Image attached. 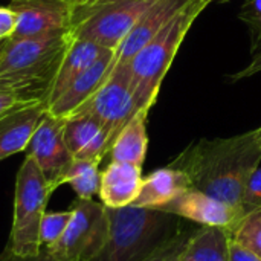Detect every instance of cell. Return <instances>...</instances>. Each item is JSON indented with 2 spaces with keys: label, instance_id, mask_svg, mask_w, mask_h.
I'll return each mask as SVG.
<instances>
[{
  "label": "cell",
  "instance_id": "obj_1",
  "mask_svg": "<svg viewBox=\"0 0 261 261\" xmlns=\"http://www.w3.org/2000/svg\"><path fill=\"white\" fill-rule=\"evenodd\" d=\"M260 162L261 139L255 128L231 138L200 139L171 167L182 170L193 188L242 210L245 187Z\"/></svg>",
  "mask_w": 261,
  "mask_h": 261
},
{
  "label": "cell",
  "instance_id": "obj_2",
  "mask_svg": "<svg viewBox=\"0 0 261 261\" xmlns=\"http://www.w3.org/2000/svg\"><path fill=\"white\" fill-rule=\"evenodd\" d=\"M70 29L41 37L8 40L0 61V84L26 104H46L61 61L73 43Z\"/></svg>",
  "mask_w": 261,
  "mask_h": 261
},
{
  "label": "cell",
  "instance_id": "obj_3",
  "mask_svg": "<svg viewBox=\"0 0 261 261\" xmlns=\"http://www.w3.org/2000/svg\"><path fill=\"white\" fill-rule=\"evenodd\" d=\"M206 6L202 0H193L127 63L141 110H150L156 102L161 84L185 35Z\"/></svg>",
  "mask_w": 261,
  "mask_h": 261
},
{
  "label": "cell",
  "instance_id": "obj_4",
  "mask_svg": "<svg viewBox=\"0 0 261 261\" xmlns=\"http://www.w3.org/2000/svg\"><path fill=\"white\" fill-rule=\"evenodd\" d=\"M109 242L93 261H141L177 229L176 216L145 206L107 208Z\"/></svg>",
  "mask_w": 261,
  "mask_h": 261
},
{
  "label": "cell",
  "instance_id": "obj_5",
  "mask_svg": "<svg viewBox=\"0 0 261 261\" xmlns=\"http://www.w3.org/2000/svg\"><path fill=\"white\" fill-rule=\"evenodd\" d=\"M54 190L34 158L26 156L15 179L14 220L8 249L23 258L41 252L40 225Z\"/></svg>",
  "mask_w": 261,
  "mask_h": 261
},
{
  "label": "cell",
  "instance_id": "obj_6",
  "mask_svg": "<svg viewBox=\"0 0 261 261\" xmlns=\"http://www.w3.org/2000/svg\"><path fill=\"white\" fill-rule=\"evenodd\" d=\"M154 0H98L72 14L70 32L75 38L93 41L116 50L139 17Z\"/></svg>",
  "mask_w": 261,
  "mask_h": 261
},
{
  "label": "cell",
  "instance_id": "obj_7",
  "mask_svg": "<svg viewBox=\"0 0 261 261\" xmlns=\"http://www.w3.org/2000/svg\"><path fill=\"white\" fill-rule=\"evenodd\" d=\"M110 234L107 206L92 199H78L63 237L44 248L55 261H93L104 251Z\"/></svg>",
  "mask_w": 261,
  "mask_h": 261
},
{
  "label": "cell",
  "instance_id": "obj_8",
  "mask_svg": "<svg viewBox=\"0 0 261 261\" xmlns=\"http://www.w3.org/2000/svg\"><path fill=\"white\" fill-rule=\"evenodd\" d=\"M139 110L127 64H118L113 66L102 86L73 113L96 118L109 132L113 145L118 133Z\"/></svg>",
  "mask_w": 261,
  "mask_h": 261
},
{
  "label": "cell",
  "instance_id": "obj_9",
  "mask_svg": "<svg viewBox=\"0 0 261 261\" xmlns=\"http://www.w3.org/2000/svg\"><path fill=\"white\" fill-rule=\"evenodd\" d=\"M64 122L66 118H58L46 112L26 148V156L35 159L54 191L57 190L60 176L73 161V154L64 141Z\"/></svg>",
  "mask_w": 261,
  "mask_h": 261
},
{
  "label": "cell",
  "instance_id": "obj_10",
  "mask_svg": "<svg viewBox=\"0 0 261 261\" xmlns=\"http://www.w3.org/2000/svg\"><path fill=\"white\" fill-rule=\"evenodd\" d=\"M17 17L11 40L41 37L70 28L72 0H11Z\"/></svg>",
  "mask_w": 261,
  "mask_h": 261
},
{
  "label": "cell",
  "instance_id": "obj_11",
  "mask_svg": "<svg viewBox=\"0 0 261 261\" xmlns=\"http://www.w3.org/2000/svg\"><path fill=\"white\" fill-rule=\"evenodd\" d=\"M156 210L188 219L202 226H219L229 231H232L245 216L242 210H237L196 188L184 191L176 199Z\"/></svg>",
  "mask_w": 261,
  "mask_h": 261
},
{
  "label": "cell",
  "instance_id": "obj_12",
  "mask_svg": "<svg viewBox=\"0 0 261 261\" xmlns=\"http://www.w3.org/2000/svg\"><path fill=\"white\" fill-rule=\"evenodd\" d=\"M193 0H154L115 50V66L127 64Z\"/></svg>",
  "mask_w": 261,
  "mask_h": 261
},
{
  "label": "cell",
  "instance_id": "obj_13",
  "mask_svg": "<svg viewBox=\"0 0 261 261\" xmlns=\"http://www.w3.org/2000/svg\"><path fill=\"white\" fill-rule=\"evenodd\" d=\"M64 141L73 158L95 162H101L112 148L110 135L104 125L84 113H73L66 118Z\"/></svg>",
  "mask_w": 261,
  "mask_h": 261
},
{
  "label": "cell",
  "instance_id": "obj_14",
  "mask_svg": "<svg viewBox=\"0 0 261 261\" xmlns=\"http://www.w3.org/2000/svg\"><path fill=\"white\" fill-rule=\"evenodd\" d=\"M113 66H115V50H109L89 69L80 73L58 98H55L52 102L47 104V113L58 118L70 116L102 86V83L110 75Z\"/></svg>",
  "mask_w": 261,
  "mask_h": 261
},
{
  "label": "cell",
  "instance_id": "obj_15",
  "mask_svg": "<svg viewBox=\"0 0 261 261\" xmlns=\"http://www.w3.org/2000/svg\"><path fill=\"white\" fill-rule=\"evenodd\" d=\"M46 112V104H31L18 107L0 118V162L9 156L26 151Z\"/></svg>",
  "mask_w": 261,
  "mask_h": 261
},
{
  "label": "cell",
  "instance_id": "obj_16",
  "mask_svg": "<svg viewBox=\"0 0 261 261\" xmlns=\"http://www.w3.org/2000/svg\"><path fill=\"white\" fill-rule=\"evenodd\" d=\"M142 167L127 162H110L101 173L99 199L107 208L133 205L142 187Z\"/></svg>",
  "mask_w": 261,
  "mask_h": 261
},
{
  "label": "cell",
  "instance_id": "obj_17",
  "mask_svg": "<svg viewBox=\"0 0 261 261\" xmlns=\"http://www.w3.org/2000/svg\"><path fill=\"white\" fill-rule=\"evenodd\" d=\"M193 188L190 177L179 168L165 167L153 171L142 180L139 196L133 202V206L159 208L173 199H176L184 191Z\"/></svg>",
  "mask_w": 261,
  "mask_h": 261
},
{
  "label": "cell",
  "instance_id": "obj_18",
  "mask_svg": "<svg viewBox=\"0 0 261 261\" xmlns=\"http://www.w3.org/2000/svg\"><path fill=\"white\" fill-rule=\"evenodd\" d=\"M110 49H106L93 41L89 40H80L75 38L73 43L70 44L69 50L66 52L61 66L58 69L55 83L52 86L47 104L52 102L55 98H58L64 89L86 69H89L93 63H96L104 54H107Z\"/></svg>",
  "mask_w": 261,
  "mask_h": 261
},
{
  "label": "cell",
  "instance_id": "obj_19",
  "mask_svg": "<svg viewBox=\"0 0 261 261\" xmlns=\"http://www.w3.org/2000/svg\"><path fill=\"white\" fill-rule=\"evenodd\" d=\"M148 112L150 110H139L118 133L109 151L112 162H127L142 167L148 148V135H147Z\"/></svg>",
  "mask_w": 261,
  "mask_h": 261
},
{
  "label": "cell",
  "instance_id": "obj_20",
  "mask_svg": "<svg viewBox=\"0 0 261 261\" xmlns=\"http://www.w3.org/2000/svg\"><path fill=\"white\" fill-rule=\"evenodd\" d=\"M232 234L226 228L202 226L194 231L179 261H228Z\"/></svg>",
  "mask_w": 261,
  "mask_h": 261
},
{
  "label": "cell",
  "instance_id": "obj_21",
  "mask_svg": "<svg viewBox=\"0 0 261 261\" xmlns=\"http://www.w3.org/2000/svg\"><path fill=\"white\" fill-rule=\"evenodd\" d=\"M64 184H69L72 187L78 199L83 200L92 199L95 194L99 193V187H101L99 162L73 158V161L60 176L57 182V188Z\"/></svg>",
  "mask_w": 261,
  "mask_h": 261
},
{
  "label": "cell",
  "instance_id": "obj_22",
  "mask_svg": "<svg viewBox=\"0 0 261 261\" xmlns=\"http://www.w3.org/2000/svg\"><path fill=\"white\" fill-rule=\"evenodd\" d=\"M231 234L234 240L261 257V208L245 214Z\"/></svg>",
  "mask_w": 261,
  "mask_h": 261
},
{
  "label": "cell",
  "instance_id": "obj_23",
  "mask_svg": "<svg viewBox=\"0 0 261 261\" xmlns=\"http://www.w3.org/2000/svg\"><path fill=\"white\" fill-rule=\"evenodd\" d=\"M196 229H177L165 242H162L151 254L141 261H179L182 251Z\"/></svg>",
  "mask_w": 261,
  "mask_h": 261
},
{
  "label": "cell",
  "instance_id": "obj_24",
  "mask_svg": "<svg viewBox=\"0 0 261 261\" xmlns=\"http://www.w3.org/2000/svg\"><path fill=\"white\" fill-rule=\"evenodd\" d=\"M72 219V210L69 211H55L44 213L40 225V242L41 246L47 248L55 245L67 229V225Z\"/></svg>",
  "mask_w": 261,
  "mask_h": 261
},
{
  "label": "cell",
  "instance_id": "obj_25",
  "mask_svg": "<svg viewBox=\"0 0 261 261\" xmlns=\"http://www.w3.org/2000/svg\"><path fill=\"white\" fill-rule=\"evenodd\" d=\"M261 208V167H258L249 177L242 199L243 214H249Z\"/></svg>",
  "mask_w": 261,
  "mask_h": 261
},
{
  "label": "cell",
  "instance_id": "obj_26",
  "mask_svg": "<svg viewBox=\"0 0 261 261\" xmlns=\"http://www.w3.org/2000/svg\"><path fill=\"white\" fill-rule=\"evenodd\" d=\"M23 106H31V104H26L14 89L0 84V118Z\"/></svg>",
  "mask_w": 261,
  "mask_h": 261
},
{
  "label": "cell",
  "instance_id": "obj_27",
  "mask_svg": "<svg viewBox=\"0 0 261 261\" xmlns=\"http://www.w3.org/2000/svg\"><path fill=\"white\" fill-rule=\"evenodd\" d=\"M261 72V37L252 41V58L249 61V64L242 69L240 72L232 75V81H239L243 78H249L255 73Z\"/></svg>",
  "mask_w": 261,
  "mask_h": 261
},
{
  "label": "cell",
  "instance_id": "obj_28",
  "mask_svg": "<svg viewBox=\"0 0 261 261\" xmlns=\"http://www.w3.org/2000/svg\"><path fill=\"white\" fill-rule=\"evenodd\" d=\"M17 17L11 6H0V41L12 37L15 31Z\"/></svg>",
  "mask_w": 261,
  "mask_h": 261
},
{
  "label": "cell",
  "instance_id": "obj_29",
  "mask_svg": "<svg viewBox=\"0 0 261 261\" xmlns=\"http://www.w3.org/2000/svg\"><path fill=\"white\" fill-rule=\"evenodd\" d=\"M228 261H261V257L257 255L254 251H251L249 248H246L245 245L232 239L229 243V260Z\"/></svg>",
  "mask_w": 261,
  "mask_h": 261
},
{
  "label": "cell",
  "instance_id": "obj_30",
  "mask_svg": "<svg viewBox=\"0 0 261 261\" xmlns=\"http://www.w3.org/2000/svg\"><path fill=\"white\" fill-rule=\"evenodd\" d=\"M0 261H55V260H52V258L46 254V251H41V252H40V255H37V257L23 258V257H17V255H14L9 249H6V251L0 255Z\"/></svg>",
  "mask_w": 261,
  "mask_h": 261
},
{
  "label": "cell",
  "instance_id": "obj_31",
  "mask_svg": "<svg viewBox=\"0 0 261 261\" xmlns=\"http://www.w3.org/2000/svg\"><path fill=\"white\" fill-rule=\"evenodd\" d=\"M8 40H9V38H8ZM8 40H3V41H0V61H2V57H3V54H5V49H6Z\"/></svg>",
  "mask_w": 261,
  "mask_h": 261
},
{
  "label": "cell",
  "instance_id": "obj_32",
  "mask_svg": "<svg viewBox=\"0 0 261 261\" xmlns=\"http://www.w3.org/2000/svg\"><path fill=\"white\" fill-rule=\"evenodd\" d=\"M260 37H261V31H258V32H255V34L252 35V41H254V40H257V38H260Z\"/></svg>",
  "mask_w": 261,
  "mask_h": 261
},
{
  "label": "cell",
  "instance_id": "obj_33",
  "mask_svg": "<svg viewBox=\"0 0 261 261\" xmlns=\"http://www.w3.org/2000/svg\"><path fill=\"white\" fill-rule=\"evenodd\" d=\"M205 5H210V3H213V2H216V0H202Z\"/></svg>",
  "mask_w": 261,
  "mask_h": 261
},
{
  "label": "cell",
  "instance_id": "obj_34",
  "mask_svg": "<svg viewBox=\"0 0 261 261\" xmlns=\"http://www.w3.org/2000/svg\"><path fill=\"white\" fill-rule=\"evenodd\" d=\"M257 132H258V136H260V139H261V127H258V128H257Z\"/></svg>",
  "mask_w": 261,
  "mask_h": 261
},
{
  "label": "cell",
  "instance_id": "obj_35",
  "mask_svg": "<svg viewBox=\"0 0 261 261\" xmlns=\"http://www.w3.org/2000/svg\"><path fill=\"white\" fill-rule=\"evenodd\" d=\"M217 2H228V0H217Z\"/></svg>",
  "mask_w": 261,
  "mask_h": 261
}]
</instances>
